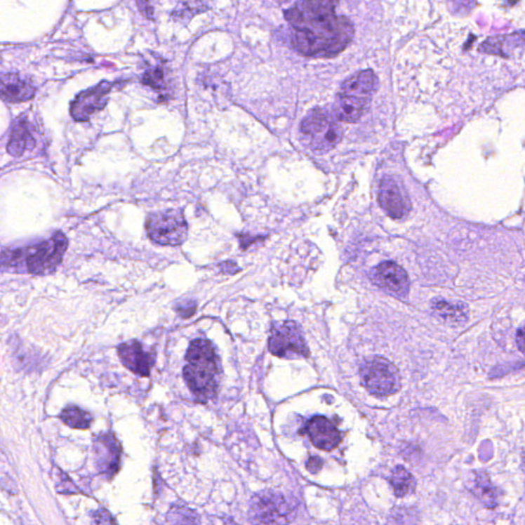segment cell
<instances>
[{
  "instance_id": "ffe728a7",
  "label": "cell",
  "mask_w": 525,
  "mask_h": 525,
  "mask_svg": "<svg viewBox=\"0 0 525 525\" xmlns=\"http://www.w3.org/2000/svg\"><path fill=\"white\" fill-rule=\"evenodd\" d=\"M390 484L397 498H404L415 493L417 481L413 474L404 466H396L391 474Z\"/></svg>"
},
{
  "instance_id": "7402d4cb",
  "label": "cell",
  "mask_w": 525,
  "mask_h": 525,
  "mask_svg": "<svg viewBox=\"0 0 525 525\" xmlns=\"http://www.w3.org/2000/svg\"><path fill=\"white\" fill-rule=\"evenodd\" d=\"M171 525H198V515L191 509L173 507L168 514Z\"/></svg>"
},
{
  "instance_id": "9c48e42d",
  "label": "cell",
  "mask_w": 525,
  "mask_h": 525,
  "mask_svg": "<svg viewBox=\"0 0 525 525\" xmlns=\"http://www.w3.org/2000/svg\"><path fill=\"white\" fill-rule=\"evenodd\" d=\"M113 84L109 81L101 84L81 92L71 104V117L77 121H86L93 113L104 109L108 102L109 93Z\"/></svg>"
},
{
  "instance_id": "30bf717a",
  "label": "cell",
  "mask_w": 525,
  "mask_h": 525,
  "mask_svg": "<svg viewBox=\"0 0 525 525\" xmlns=\"http://www.w3.org/2000/svg\"><path fill=\"white\" fill-rule=\"evenodd\" d=\"M371 277L377 286L396 297L404 298L408 293V276L395 262H382L371 271Z\"/></svg>"
},
{
  "instance_id": "603a6c76",
  "label": "cell",
  "mask_w": 525,
  "mask_h": 525,
  "mask_svg": "<svg viewBox=\"0 0 525 525\" xmlns=\"http://www.w3.org/2000/svg\"><path fill=\"white\" fill-rule=\"evenodd\" d=\"M143 84L154 90L162 91L166 88V74L161 67H153L148 69L143 75Z\"/></svg>"
},
{
  "instance_id": "6da1fadb",
  "label": "cell",
  "mask_w": 525,
  "mask_h": 525,
  "mask_svg": "<svg viewBox=\"0 0 525 525\" xmlns=\"http://www.w3.org/2000/svg\"><path fill=\"white\" fill-rule=\"evenodd\" d=\"M335 2L302 1L286 11L291 26V46L302 55L328 57L344 50L354 36V27L335 13Z\"/></svg>"
},
{
  "instance_id": "8fae6325",
  "label": "cell",
  "mask_w": 525,
  "mask_h": 525,
  "mask_svg": "<svg viewBox=\"0 0 525 525\" xmlns=\"http://www.w3.org/2000/svg\"><path fill=\"white\" fill-rule=\"evenodd\" d=\"M379 202L393 219H402L411 210V204L399 185L391 177L383 178L380 184Z\"/></svg>"
},
{
  "instance_id": "484cf974",
  "label": "cell",
  "mask_w": 525,
  "mask_h": 525,
  "mask_svg": "<svg viewBox=\"0 0 525 525\" xmlns=\"http://www.w3.org/2000/svg\"><path fill=\"white\" fill-rule=\"evenodd\" d=\"M322 466H324V460H321V458L311 457L307 460V470L310 473L316 474L319 472L322 469Z\"/></svg>"
},
{
  "instance_id": "cb8c5ba5",
  "label": "cell",
  "mask_w": 525,
  "mask_h": 525,
  "mask_svg": "<svg viewBox=\"0 0 525 525\" xmlns=\"http://www.w3.org/2000/svg\"><path fill=\"white\" fill-rule=\"evenodd\" d=\"M206 8V4H202V2H182L178 6L177 10L171 13V15L175 18H181V19H188V18H192L193 15H197V13H201Z\"/></svg>"
},
{
  "instance_id": "7a4b0ae2",
  "label": "cell",
  "mask_w": 525,
  "mask_h": 525,
  "mask_svg": "<svg viewBox=\"0 0 525 525\" xmlns=\"http://www.w3.org/2000/svg\"><path fill=\"white\" fill-rule=\"evenodd\" d=\"M184 380L200 402L215 397L219 387V358L211 342L198 339L187 351Z\"/></svg>"
},
{
  "instance_id": "5bb4252c",
  "label": "cell",
  "mask_w": 525,
  "mask_h": 525,
  "mask_svg": "<svg viewBox=\"0 0 525 525\" xmlns=\"http://www.w3.org/2000/svg\"><path fill=\"white\" fill-rule=\"evenodd\" d=\"M36 145L34 126L25 117H19L13 122L8 143V152L12 157H20L27 150H32Z\"/></svg>"
},
{
  "instance_id": "8992f818",
  "label": "cell",
  "mask_w": 525,
  "mask_h": 525,
  "mask_svg": "<svg viewBox=\"0 0 525 525\" xmlns=\"http://www.w3.org/2000/svg\"><path fill=\"white\" fill-rule=\"evenodd\" d=\"M303 135L309 145L316 150H329L341 141L343 131L335 119L326 111L315 109L311 111L301 124Z\"/></svg>"
},
{
  "instance_id": "d6986e66",
  "label": "cell",
  "mask_w": 525,
  "mask_h": 525,
  "mask_svg": "<svg viewBox=\"0 0 525 525\" xmlns=\"http://www.w3.org/2000/svg\"><path fill=\"white\" fill-rule=\"evenodd\" d=\"M471 491L480 502L486 505L487 508H496L499 504L500 491L493 486L489 475L484 471L476 472L473 489Z\"/></svg>"
},
{
  "instance_id": "83f0119b",
  "label": "cell",
  "mask_w": 525,
  "mask_h": 525,
  "mask_svg": "<svg viewBox=\"0 0 525 525\" xmlns=\"http://www.w3.org/2000/svg\"><path fill=\"white\" fill-rule=\"evenodd\" d=\"M138 6H139L140 11H141L142 13H144L145 15H146V18H149V19H151V18L153 17V13H154V10H153L152 6H150V4H148V2H138Z\"/></svg>"
},
{
  "instance_id": "ba28073f",
  "label": "cell",
  "mask_w": 525,
  "mask_h": 525,
  "mask_svg": "<svg viewBox=\"0 0 525 525\" xmlns=\"http://www.w3.org/2000/svg\"><path fill=\"white\" fill-rule=\"evenodd\" d=\"M269 350L273 355L284 358L308 357L309 350L301 328L293 321L274 324L269 339Z\"/></svg>"
},
{
  "instance_id": "9a60e30c",
  "label": "cell",
  "mask_w": 525,
  "mask_h": 525,
  "mask_svg": "<svg viewBox=\"0 0 525 525\" xmlns=\"http://www.w3.org/2000/svg\"><path fill=\"white\" fill-rule=\"evenodd\" d=\"M1 97L8 103L29 101L34 97L36 88L19 74L6 73L1 75Z\"/></svg>"
},
{
  "instance_id": "7c38bea8",
  "label": "cell",
  "mask_w": 525,
  "mask_h": 525,
  "mask_svg": "<svg viewBox=\"0 0 525 525\" xmlns=\"http://www.w3.org/2000/svg\"><path fill=\"white\" fill-rule=\"evenodd\" d=\"M306 429L313 446L321 451H333L341 442V433L328 418L322 416L312 418Z\"/></svg>"
},
{
  "instance_id": "44dd1931",
  "label": "cell",
  "mask_w": 525,
  "mask_h": 525,
  "mask_svg": "<svg viewBox=\"0 0 525 525\" xmlns=\"http://www.w3.org/2000/svg\"><path fill=\"white\" fill-rule=\"evenodd\" d=\"M60 418L65 423L67 426L74 429H82V430L88 429L93 420L91 413L75 406L66 407L62 411Z\"/></svg>"
},
{
  "instance_id": "e0dca14e",
  "label": "cell",
  "mask_w": 525,
  "mask_h": 525,
  "mask_svg": "<svg viewBox=\"0 0 525 525\" xmlns=\"http://www.w3.org/2000/svg\"><path fill=\"white\" fill-rule=\"evenodd\" d=\"M368 100L340 93L333 105L335 119L343 122L357 121L366 111Z\"/></svg>"
},
{
  "instance_id": "52a82bcc",
  "label": "cell",
  "mask_w": 525,
  "mask_h": 525,
  "mask_svg": "<svg viewBox=\"0 0 525 525\" xmlns=\"http://www.w3.org/2000/svg\"><path fill=\"white\" fill-rule=\"evenodd\" d=\"M366 389L376 396L393 395L401 386L399 371L393 364L382 357L366 360L360 368Z\"/></svg>"
},
{
  "instance_id": "4316f807",
  "label": "cell",
  "mask_w": 525,
  "mask_h": 525,
  "mask_svg": "<svg viewBox=\"0 0 525 525\" xmlns=\"http://www.w3.org/2000/svg\"><path fill=\"white\" fill-rule=\"evenodd\" d=\"M516 342H517L518 348L525 355V324L518 329L516 335Z\"/></svg>"
},
{
  "instance_id": "4fadbf2b",
  "label": "cell",
  "mask_w": 525,
  "mask_h": 525,
  "mask_svg": "<svg viewBox=\"0 0 525 525\" xmlns=\"http://www.w3.org/2000/svg\"><path fill=\"white\" fill-rule=\"evenodd\" d=\"M119 356L122 364L140 377L150 375L153 359L148 352L144 350L141 343L131 341L119 347Z\"/></svg>"
},
{
  "instance_id": "d4e9b609",
  "label": "cell",
  "mask_w": 525,
  "mask_h": 525,
  "mask_svg": "<svg viewBox=\"0 0 525 525\" xmlns=\"http://www.w3.org/2000/svg\"><path fill=\"white\" fill-rule=\"evenodd\" d=\"M175 311H177L182 317H191V316L194 314L195 311H197V304L193 301L180 303L178 306H175Z\"/></svg>"
},
{
  "instance_id": "2e32d148",
  "label": "cell",
  "mask_w": 525,
  "mask_h": 525,
  "mask_svg": "<svg viewBox=\"0 0 525 525\" xmlns=\"http://www.w3.org/2000/svg\"><path fill=\"white\" fill-rule=\"evenodd\" d=\"M379 80L371 70H364L345 80L342 84L341 93L354 95L362 99H371V95L377 91Z\"/></svg>"
},
{
  "instance_id": "277c9868",
  "label": "cell",
  "mask_w": 525,
  "mask_h": 525,
  "mask_svg": "<svg viewBox=\"0 0 525 525\" xmlns=\"http://www.w3.org/2000/svg\"><path fill=\"white\" fill-rule=\"evenodd\" d=\"M297 500L275 491L255 493L251 500L250 518L255 525H289L297 517Z\"/></svg>"
},
{
  "instance_id": "ac0fdd59",
  "label": "cell",
  "mask_w": 525,
  "mask_h": 525,
  "mask_svg": "<svg viewBox=\"0 0 525 525\" xmlns=\"http://www.w3.org/2000/svg\"><path fill=\"white\" fill-rule=\"evenodd\" d=\"M97 448L99 467L103 472L114 473L119 466L120 449L117 439L111 434L98 437Z\"/></svg>"
},
{
  "instance_id": "5b68a950",
  "label": "cell",
  "mask_w": 525,
  "mask_h": 525,
  "mask_svg": "<svg viewBox=\"0 0 525 525\" xmlns=\"http://www.w3.org/2000/svg\"><path fill=\"white\" fill-rule=\"evenodd\" d=\"M146 228L150 239L161 246H181L188 237V224L181 211L151 213L147 219Z\"/></svg>"
},
{
  "instance_id": "3957f363",
  "label": "cell",
  "mask_w": 525,
  "mask_h": 525,
  "mask_svg": "<svg viewBox=\"0 0 525 525\" xmlns=\"http://www.w3.org/2000/svg\"><path fill=\"white\" fill-rule=\"evenodd\" d=\"M67 248L68 240L59 231L39 244L2 251V266L18 268L24 265L26 272L30 274H50L61 264Z\"/></svg>"
}]
</instances>
